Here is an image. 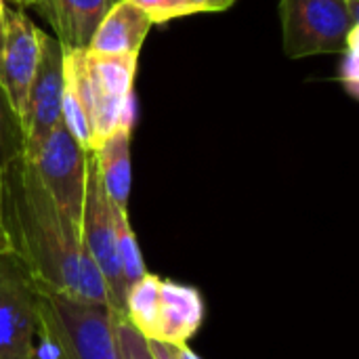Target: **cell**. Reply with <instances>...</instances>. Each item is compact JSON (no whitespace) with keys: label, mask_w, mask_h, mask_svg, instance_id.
<instances>
[{"label":"cell","mask_w":359,"mask_h":359,"mask_svg":"<svg viewBox=\"0 0 359 359\" xmlns=\"http://www.w3.org/2000/svg\"><path fill=\"white\" fill-rule=\"evenodd\" d=\"M189 6L196 13H219V11H227L236 0H187Z\"/></svg>","instance_id":"18"},{"label":"cell","mask_w":359,"mask_h":359,"mask_svg":"<svg viewBox=\"0 0 359 359\" xmlns=\"http://www.w3.org/2000/svg\"><path fill=\"white\" fill-rule=\"evenodd\" d=\"M172 353L177 359H202L196 351H191V347H172Z\"/></svg>","instance_id":"21"},{"label":"cell","mask_w":359,"mask_h":359,"mask_svg":"<svg viewBox=\"0 0 359 359\" xmlns=\"http://www.w3.org/2000/svg\"><path fill=\"white\" fill-rule=\"evenodd\" d=\"M114 339L118 359H156L149 341L122 313L114 318Z\"/></svg>","instance_id":"15"},{"label":"cell","mask_w":359,"mask_h":359,"mask_svg":"<svg viewBox=\"0 0 359 359\" xmlns=\"http://www.w3.org/2000/svg\"><path fill=\"white\" fill-rule=\"evenodd\" d=\"M8 248V236L4 225V208H2V179H0V252H6Z\"/></svg>","instance_id":"19"},{"label":"cell","mask_w":359,"mask_h":359,"mask_svg":"<svg viewBox=\"0 0 359 359\" xmlns=\"http://www.w3.org/2000/svg\"><path fill=\"white\" fill-rule=\"evenodd\" d=\"M63 46L40 29V57L29 82L23 111L19 118L21 154H32L61 120L63 101Z\"/></svg>","instance_id":"9"},{"label":"cell","mask_w":359,"mask_h":359,"mask_svg":"<svg viewBox=\"0 0 359 359\" xmlns=\"http://www.w3.org/2000/svg\"><path fill=\"white\" fill-rule=\"evenodd\" d=\"M284 53L290 59L341 53L353 23L347 0H280Z\"/></svg>","instance_id":"5"},{"label":"cell","mask_w":359,"mask_h":359,"mask_svg":"<svg viewBox=\"0 0 359 359\" xmlns=\"http://www.w3.org/2000/svg\"><path fill=\"white\" fill-rule=\"evenodd\" d=\"M130 137L133 126H122L114 130L105 141H101L97 149L90 151L101 187L107 200L120 210H128L130 200Z\"/></svg>","instance_id":"13"},{"label":"cell","mask_w":359,"mask_h":359,"mask_svg":"<svg viewBox=\"0 0 359 359\" xmlns=\"http://www.w3.org/2000/svg\"><path fill=\"white\" fill-rule=\"evenodd\" d=\"M151 25V17L133 0H118L99 21L86 48L95 55H139Z\"/></svg>","instance_id":"11"},{"label":"cell","mask_w":359,"mask_h":359,"mask_svg":"<svg viewBox=\"0 0 359 359\" xmlns=\"http://www.w3.org/2000/svg\"><path fill=\"white\" fill-rule=\"evenodd\" d=\"M114 219H116L120 269H122L124 286H126V292H128V288L147 273V267H145V261H143L137 236H135V231L130 227L128 210H120V208L114 206Z\"/></svg>","instance_id":"14"},{"label":"cell","mask_w":359,"mask_h":359,"mask_svg":"<svg viewBox=\"0 0 359 359\" xmlns=\"http://www.w3.org/2000/svg\"><path fill=\"white\" fill-rule=\"evenodd\" d=\"M80 238H82L84 250L88 252V257L93 259V263L97 265L105 282L111 311L122 313L126 286H124L120 257H118L114 204L107 200L101 187L90 151H88V162H86V187H84V204H82V217H80Z\"/></svg>","instance_id":"7"},{"label":"cell","mask_w":359,"mask_h":359,"mask_svg":"<svg viewBox=\"0 0 359 359\" xmlns=\"http://www.w3.org/2000/svg\"><path fill=\"white\" fill-rule=\"evenodd\" d=\"M204 299L196 286L147 271L128 288L122 316L151 343L187 347L204 322Z\"/></svg>","instance_id":"4"},{"label":"cell","mask_w":359,"mask_h":359,"mask_svg":"<svg viewBox=\"0 0 359 359\" xmlns=\"http://www.w3.org/2000/svg\"><path fill=\"white\" fill-rule=\"evenodd\" d=\"M2 208L8 248L38 290L109 307L105 282L82 246L80 225L53 202L21 154L2 175Z\"/></svg>","instance_id":"1"},{"label":"cell","mask_w":359,"mask_h":359,"mask_svg":"<svg viewBox=\"0 0 359 359\" xmlns=\"http://www.w3.org/2000/svg\"><path fill=\"white\" fill-rule=\"evenodd\" d=\"M13 2L19 6H38L40 4V0H13Z\"/></svg>","instance_id":"22"},{"label":"cell","mask_w":359,"mask_h":359,"mask_svg":"<svg viewBox=\"0 0 359 359\" xmlns=\"http://www.w3.org/2000/svg\"><path fill=\"white\" fill-rule=\"evenodd\" d=\"M40 57V29L19 8L6 6L0 27V93L17 124Z\"/></svg>","instance_id":"10"},{"label":"cell","mask_w":359,"mask_h":359,"mask_svg":"<svg viewBox=\"0 0 359 359\" xmlns=\"http://www.w3.org/2000/svg\"><path fill=\"white\" fill-rule=\"evenodd\" d=\"M149 345H151V351H154L156 359H177L175 353H172V347L160 345V343H151V341H149Z\"/></svg>","instance_id":"20"},{"label":"cell","mask_w":359,"mask_h":359,"mask_svg":"<svg viewBox=\"0 0 359 359\" xmlns=\"http://www.w3.org/2000/svg\"><path fill=\"white\" fill-rule=\"evenodd\" d=\"M118 0H40L38 8L63 48H86L99 21Z\"/></svg>","instance_id":"12"},{"label":"cell","mask_w":359,"mask_h":359,"mask_svg":"<svg viewBox=\"0 0 359 359\" xmlns=\"http://www.w3.org/2000/svg\"><path fill=\"white\" fill-rule=\"evenodd\" d=\"M63 82L84 109L90 151L114 130L135 122V74L139 55H95L63 48Z\"/></svg>","instance_id":"2"},{"label":"cell","mask_w":359,"mask_h":359,"mask_svg":"<svg viewBox=\"0 0 359 359\" xmlns=\"http://www.w3.org/2000/svg\"><path fill=\"white\" fill-rule=\"evenodd\" d=\"M107 305L38 290L40 359H118Z\"/></svg>","instance_id":"3"},{"label":"cell","mask_w":359,"mask_h":359,"mask_svg":"<svg viewBox=\"0 0 359 359\" xmlns=\"http://www.w3.org/2000/svg\"><path fill=\"white\" fill-rule=\"evenodd\" d=\"M38 286L23 261L0 252V359H40Z\"/></svg>","instance_id":"6"},{"label":"cell","mask_w":359,"mask_h":359,"mask_svg":"<svg viewBox=\"0 0 359 359\" xmlns=\"http://www.w3.org/2000/svg\"><path fill=\"white\" fill-rule=\"evenodd\" d=\"M359 27H353L347 36L345 48L341 50L339 82L353 97H359Z\"/></svg>","instance_id":"17"},{"label":"cell","mask_w":359,"mask_h":359,"mask_svg":"<svg viewBox=\"0 0 359 359\" xmlns=\"http://www.w3.org/2000/svg\"><path fill=\"white\" fill-rule=\"evenodd\" d=\"M23 158L29 162L53 202L80 225L88 151L69 135L65 124L59 120L50 135L40 143V147L32 154H25Z\"/></svg>","instance_id":"8"},{"label":"cell","mask_w":359,"mask_h":359,"mask_svg":"<svg viewBox=\"0 0 359 359\" xmlns=\"http://www.w3.org/2000/svg\"><path fill=\"white\" fill-rule=\"evenodd\" d=\"M21 154V130L0 93V179L8 164Z\"/></svg>","instance_id":"16"},{"label":"cell","mask_w":359,"mask_h":359,"mask_svg":"<svg viewBox=\"0 0 359 359\" xmlns=\"http://www.w3.org/2000/svg\"><path fill=\"white\" fill-rule=\"evenodd\" d=\"M4 8H6V4H4V0H0V27H2V21H4Z\"/></svg>","instance_id":"23"}]
</instances>
